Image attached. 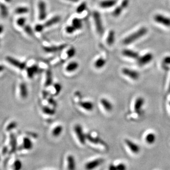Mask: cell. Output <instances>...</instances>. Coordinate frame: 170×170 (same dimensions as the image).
<instances>
[{"label": "cell", "mask_w": 170, "mask_h": 170, "mask_svg": "<svg viewBox=\"0 0 170 170\" xmlns=\"http://www.w3.org/2000/svg\"><path fill=\"white\" fill-rule=\"evenodd\" d=\"M107 43L110 45V46H112L113 45V44L115 42V32L114 31L111 30L110 31V32L108 34L107 38Z\"/></svg>", "instance_id": "obj_25"}, {"label": "cell", "mask_w": 170, "mask_h": 170, "mask_svg": "<svg viewBox=\"0 0 170 170\" xmlns=\"http://www.w3.org/2000/svg\"><path fill=\"white\" fill-rule=\"evenodd\" d=\"M61 17L59 16H55L52 17L49 20H48L44 24V26L45 27H49L54 24H57L60 21Z\"/></svg>", "instance_id": "obj_20"}, {"label": "cell", "mask_w": 170, "mask_h": 170, "mask_svg": "<svg viewBox=\"0 0 170 170\" xmlns=\"http://www.w3.org/2000/svg\"><path fill=\"white\" fill-rule=\"evenodd\" d=\"M87 8V3L85 2H83L80 5L78 6L76 8V12L78 14L82 13L85 11Z\"/></svg>", "instance_id": "obj_35"}, {"label": "cell", "mask_w": 170, "mask_h": 170, "mask_svg": "<svg viewBox=\"0 0 170 170\" xmlns=\"http://www.w3.org/2000/svg\"><path fill=\"white\" fill-rule=\"evenodd\" d=\"M169 65H170V56H166L162 60V66L165 70H167L169 69Z\"/></svg>", "instance_id": "obj_38"}, {"label": "cell", "mask_w": 170, "mask_h": 170, "mask_svg": "<svg viewBox=\"0 0 170 170\" xmlns=\"http://www.w3.org/2000/svg\"><path fill=\"white\" fill-rule=\"evenodd\" d=\"M66 54H67V57L69 58H72L76 54V50L74 47H72L71 48H70L69 49L67 50Z\"/></svg>", "instance_id": "obj_40"}, {"label": "cell", "mask_w": 170, "mask_h": 170, "mask_svg": "<svg viewBox=\"0 0 170 170\" xmlns=\"http://www.w3.org/2000/svg\"><path fill=\"white\" fill-rule=\"evenodd\" d=\"M117 170H126L127 167L125 164L124 163H119V164L117 165Z\"/></svg>", "instance_id": "obj_45"}, {"label": "cell", "mask_w": 170, "mask_h": 170, "mask_svg": "<svg viewBox=\"0 0 170 170\" xmlns=\"http://www.w3.org/2000/svg\"><path fill=\"white\" fill-rule=\"evenodd\" d=\"M93 17L97 32L99 34L102 35L103 33H104V28L103 26L100 13L97 11L93 12Z\"/></svg>", "instance_id": "obj_2"}, {"label": "cell", "mask_w": 170, "mask_h": 170, "mask_svg": "<svg viewBox=\"0 0 170 170\" xmlns=\"http://www.w3.org/2000/svg\"><path fill=\"white\" fill-rule=\"evenodd\" d=\"M20 90V96L22 99H26L27 98L28 92L27 87L25 83H22L19 85Z\"/></svg>", "instance_id": "obj_22"}, {"label": "cell", "mask_w": 170, "mask_h": 170, "mask_svg": "<svg viewBox=\"0 0 170 170\" xmlns=\"http://www.w3.org/2000/svg\"><path fill=\"white\" fill-rule=\"evenodd\" d=\"M23 168V163L22 161L19 159L15 160L12 165V170H22Z\"/></svg>", "instance_id": "obj_32"}, {"label": "cell", "mask_w": 170, "mask_h": 170, "mask_svg": "<svg viewBox=\"0 0 170 170\" xmlns=\"http://www.w3.org/2000/svg\"></svg>", "instance_id": "obj_56"}, {"label": "cell", "mask_w": 170, "mask_h": 170, "mask_svg": "<svg viewBox=\"0 0 170 170\" xmlns=\"http://www.w3.org/2000/svg\"><path fill=\"white\" fill-rule=\"evenodd\" d=\"M125 143L126 144L127 146L130 150L133 153L137 154L140 151V147L134 142H133L130 139H125Z\"/></svg>", "instance_id": "obj_11"}, {"label": "cell", "mask_w": 170, "mask_h": 170, "mask_svg": "<svg viewBox=\"0 0 170 170\" xmlns=\"http://www.w3.org/2000/svg\"><path fill=\"white\" fill-rule=\"evenodd\" d=\"M54 87L55 88V94L58 95L59 94L61 91L62 87L60 83H55L54 85Z\"/></svg>", "instance_id": "obj_43"}, {"label": "cell", "mask_w": 170, "mask_h": 170, "mask_svg": "<svg viewBox=\"0 0 170 170\" xmlns=\"http://www.w3.org/2000/svg\"><path fill=\"white\" fill-rule=\"evenodd\" d=\"M63 131V127L61 125L55 126L52 130V135L54 137H58L60 135Z\"/></svg>", "instance_id": "obj_29"}, {"label": "cell", "mask_w": 170, "mask_h": 170, "mask_svg": "<svg viewBox=\"0 0 170 170\" xmlns=\"http://www.w3.org/2000/svg\"><path fill=\"white\" fill-rule=\"evenodd\" d=\"M3 30H4V28H3V26L2 25L0 24V34H1V33H3Z\"/></svg>", "instance_id": "obj_49"}, {"label": "cell", "mask_w": 170, "mask_h": 170, "mask_svg": "<svg viewBox=\"0 0 170 170\" xmlns=\"http://www.w3.org/2000/svg\"><path fill=\"white\" fill-rule=\"evenodd\" d=\"M79 64L76 61H71L67 64L66 67V71L67 72H73L78 69Z\"/></svg>", "instance_id": "obj_23"}, {"label": "cell", "mask_w": 170, "mask_h": 170, "mask_svg": "<svg viewBox=\"0 0 170 170\" xmlns=\"http://www.w3.org/2000/svg\"><path fill=\"white\" fill-rule=\"evenodd\" d=\"M0 161H1V156H0Z\"/></svg>", "instance_id": "obj_55"}, {"label": "cell", "mask_w": 170, "mask_h": 170, "mask_svg": "<svg viewBox=\"0 0 170 170\" xmlns=\"http://www.w3.org/2000/svg\"><path fill=\"white\" fill-rule=\"evenodd\" d=\"M42 112L44 114L48 115H53L56 113V110L48 106H43L42 107Z\"/></svg>", "instance_id": "obj_30"}, {"label": "cell", "mask_w": 170, "mask_h": 170, "mask_svg": "<svg viewBox=\"0 0 170 170\" xmlns=\"http://www.w3.org/2000/svg\"><path fill=\"white\" fill-rule=\"evenodd\" d=\"M10 145L11 147V153H15L17 150V140L16 135L11 133L10 135Z\"/></svg>", "instance_id": "obj_12"}, {"label": "cell", "mask_w": 170, "mask_h": 170, "mask_svg": "<svg viewBox=\"0 0 170 170\" xmlns=\"http://www.w3.org/2000/svg\"><path fill=\"white\" fill-rule=\"evenodd\" d=\"M53 83V76L52 73L50 70H48L46 72V78L45 82V86L48 87Z\"/></svg>", "instance_id": "obj_27"}, {"label": "cell", "mask_w": 170, "mask_h": 170, "mask_svg": "<svg viewBox=\"0 0 170 170\" xmlns=\"http://www.w3.org/2000/svg\"><path fill=\"white\" fill-rule=\"evenodd\" d=\"M6 60L12 66L16 67L21 70H24L27 67V64L25 62H21V61L17 60L13 57H11V56L6 57Z\"/></svg>", "instance_id": "obj_4"}, {"label": "cell", "mask_w": 170, "mask_h": 170, "mask_svg": "<svg viewBox=\"0 0 170 170\" xmlns=\"http://www.w3.org/2000/svg\"><path fill=\"white\" fill-rule=\"evenodd\" d=\"M17 126H18L17 122L15 121H11V123H10L7 125V126H6V129L7 132H11L12 130L16 129Z\"/></svg>", "instance_id": "obj_36"}, {"label": "cell", "mask_w": 170, "mask_h": 170, "mask_svg": "<svg viewBox=\"0 0 170 170\" xmlns=\"http://www.w3.org/2000/svg\"><path fill=\"white\" fill-rule=\"evenodd\" d=\"M106 64V61L103 58H99L94 62V66L96 69H101L103 68Z\"/></svg>", "instance_id": "obj_28"}, {"label": "cell", "mask_w": 170, "mask_h": 170, "mask_svg": "<svg viewBox=\"0 0 170 170\" xmlns=\"http://www.w3.org/2000/svg\"><path fill=\"white\" fill-rule=\"evenodd\" d=\"M122 54L127 58L133 59H137L139 58V55L137 52L132 50L124 49L122 51Z\"/></svg>", "instance_id": "obj_15"}, {"label": "cell", "mask_w": 170, "mask_h": 170, "mask_svg": "<svg viewBox=\"0 0 170 170\" xmlns=\"http://www.w3.org/2000/svg\"><path fill=\"white\" fill-rule=\"evenodd\" d=\"M65 47V45H61L60 46H45L43 48V49L46 53H54L63 49Z\"/></svg>", "instance_id": "obj_19"}, {"label": "cell", "mask_w": 170, "mask_h": 170, "mask_svg": "<svg viewBox=\"0 0 170 170\" xmlns=\"http://www.w3.org/2000/svg\"><path fill=\"white\" fill-rule=\"evenodd\" d=\"M0 12L1 16L3 18H6L8 16V10L6 6L3 3H0Z\"/></svg>", "instance_id": "obj_33"}, {"label": "cell", "mask_w": 170, "mask_h": 170, "mask_svg": "<svg viewBox=\"0 0 170 170\" xmlns=\"http://www.w3.org/2000/svg\"><path fill=\"white\" fill-rule=\"evenodd\" d=\"M101 103L104 110H107V112H110L113 108V104L111 103L109 100L106 99H101Z\"/></svg>", "instance_id": "obj_21"}, {"label": "cell", "mask_w": 170, "mask_h": 170, "mask_svg": "<svg viewBox=\"0 0 170 170\" xmlns=\"http://www.w3.org/2000/svg\"><path fill=\"white\" fill-rule=\"evenodd\" d=\"M80 105L84 109L87 111H92L94 108V105L92 102L90 101H83L80 103Z\"/></svg>", "instance_id": "obj_24"}, {"label": "cell", "mask_w": 170, "mask_h": 170, "mask_svg": "<svg viewBox=\"0 0 170 170\" xmlns=\"http://www.w3.org/2000/svg\"><path fill=\"white\" fill-rule=\"evenodd\" d=\"M122 73L125 76L135 81L138 80L140 77V74L138 72L126 67H124L122 69Z\"/></svg>", "instance_id": "obj_8"}, {"label": "cell", "mask_w": 170, "mask_h": 170, "mask_svg": "<svg viewBox=\"0 0 170 170\" xmlns=\"http://www.w3.org/2000/svg\"><path fill=\"white\" fill-rule=\"evenodd\" d=\"M86 138H87V140L89 141L90 143L96 144V145H102V146H103V147H104L106 149H107L108 148V145H107V144L100 137H93L90 134H86Z\"/></svg>", "instance_id": "obj_5"}, {"label": "cell", "mask_w": 170, "mask_h": 170, "mask_svg": "<svg viewBox=\"0 0 170 170\" xmlns=\"http://www.w3.org/2000/svg\"><path fill=\"white\" fill-rule=\"evenodd\" d=\"M5 70V66L0 65V72L3 71Z\"/></svg>", "instance_id": "obj_50"}, {"label": "cell", "mask_w": 170, "mask_h": 170, "mask_svg": "<svg viewBox=\"0 0 170 170\" xmlns=\"http://www.w3.org/2000/svg\"><path fill=\"white\" fill-rule=\"evenodd\" d=\"M144 103H145V99L142 97H137V99L135 100L134 108L135 111L138 114L140 113L141 110Z\"/></svg>", "instance_id": "obj_14"}, {"label": "cell", "mask_w": 170, "mask_h": 170, "mask_svg": "<svg viewBox=\"0 0 170 170\" xmlns=\"http://www.w3.org/2000/svg\"><path fill=\"white\" fill-rule=\"evenodd\" d=\"M129 4V0H123L121 3V6L123 7V9L126 8Z\"/></svg>", "instance_id": "obj_46"}, {"label": "cell", "mask_w": 170, "mask_h": 170, "mask_svg": "<svg viewBox=\"0 0 170 170\" xmlns=\"http://www.w3.org/2000/svg\"><path fill=\"white\" fill-rule=\"evenodd\" d=\"M29 12V9L27 7H18L16 8L15 10V13L17 15H23Z\"/></svg>", "instance_id": "obj_34"}, {"label": "cell", "mask_w": 170, "mask_h": 170, "mask_svg": "<svg viewBox=\"0 0 170 170\" xmlns=\"http://www.w3.org/2000/svg\"><path fill=\"white\" fill-rule=\"evenodd\" d=\"M74 131L77 136V138L82 145H84L86 144V142L87 140L86 134H85L83 130V126L80 124H77L74 126Z\"/></svg>", "instance_id": "obj_3"}, {"label": "cell", "mask_w": 170, "mask_h": 170, "mask_svg": "<svg viewBox=\"0 0 170 170\" xmlns=\"http://www.w3.org/2000/svg\"><path fill=\"white\" fill-rule=\"evenodd\" d=\"M169 92H170V85H169Z\"/></svg>", "instance_id": "obj_54"}, {"label": "cell", "mask_w": 170, "mask_h": 170, "mask_svg": "<svg viewBox=\"0 0 170 170\" xmlns=\"http://www.w3.org/2000/svg\"><path fill=\"white\" fill-rule=\"evenodd\" d=\"M26 19L24 17H20L17 20V24L21 27H24L26 26Z\"/></svg>", "instance_id": "obj_39"}, {"label": "cell", "mask_w": 170, "mask_h": 170, "mask_svg": "<svg viewBox=\"0 0 170 170\" xmlns=\"http://www.w3.org/2000/svg\"><path fill=\"white\" fill-rule=\"evenodd\" d=\"M6 2H7V3H10L12 2V0H5Z\"/></svg>", "instance_id": "obj_53"}, {"label": "cell", "mask_w": 170, "mask_h": 170, "mask_svg": "<svg viewBox=\"0 0 170 170\" xmlns=\"http://www.w3.org/2000/svg\"><path fill=\"white\" fill-rule=\"evenodd\" d=\"M108 170H117V165L110 164L108 167Z\"/></svg>", "instance_id": "obj_48"}, {"label": "cell", "mask_w": 170, "mask_h": 170, "mask_svg": "<svg viewBox=\"0 0 170 170\" xmlns=\"http://www.w3.org/2000/svg\"><path fill=\"white\" fill-rule=\"evenodd\" d=\"M123 10H124V9L123 8V7L121 5L117 6L115 8V10L113 12V16L115 17L119 16L121 14V13L123 12Z\"/></svg>", "instance_id": "obj_37"}, {"label": "cell", "mask_w": 170, "mask_h": 170, "mask_svg": "<svg viewBox=\"0 0 170 170\" xmlns=\"http://www.w3.org/2000/svg\"><path fill=\"white\" fill-rule=\"evenodd\" d=\"M104 162V160L102 158H99L93 160L88 162L85 165V169L86 170H93L102 165Z\"/></svg>", "instance_id": "obj_6"}, {"label": "cell", "mask_w": 170, "mask_h": 170, "mask_svg": "<svg viewBox=\"0 0 170 170\" xmlns=\"http://www.w3.org/2000/svg\"><path fill=\"white\" fill-rule=\"evenodd\" d=\"M148 33V29L146 27L140 28L139 29L132 33L124 39L123 43L126 45L130 44L136 42L137 40L143 37Z\"/></svg>", "instance_id": "obj_1"}, {"label": "cell", "mask_w": 170, "mask_h": 170, "mask_svg": "<svg viewBox=\"0 0 170 170\" xmlns=\"http://www.w3.org/2000/svg\"><path fill=\"white\" fill-rule=\"evenodd\" d=\"M67 1H69L73 2H77L78 0H67Z\"/></svg>", "instance_id": "obj_52"}, {"label": "cell", "mask_w": 170, "mask_h": 170, "mask_svg": "<svg viewBox=\"0 0 170 170\" xmlns=\"http://www.w3.org/2000/svg\"><path fill=\"white\" fill-rule=\"evenodd\" d=\"M33 143L29 137H25L23 138L21 145L22 149L26 150H31L33 148Z\"/></svg>", "instance_id": "obj_13"}, {"label": "cell", "mask_w": 170, "mask_h": 170, "mask_svg": "<svg viewBox=\"0 0 170 170\" xmlns=\"http://www.w3.org/2000/svg\"><path fill=\"white\" fill-rule=\"evenodd\" d=\"M76 29H75V28L74 27V26H68L65 28V31L68 34H72V33H74L75 31H76Z\"/></svg>", "instance_id": "obj_42"}, {"label": "cell", "mask_w": 170, "mask_h": 170, "mask_svg": "<svg viewBox=\"0 0 170 170\" xmlns=\"http://www.w3.org/2000/svg\"><path fill=\"white\" fill-rule=\"evenodd\" d=\"M39 19L40 21L44 20L46 16V5L43 1H40L38 3Z\"/></svg>", "instance_id": "obj_10"}, {"label": "cell", "mask_w": 170, "mask_h": 170, "mask_svg": "<svg viewBox=\"0 0 170 170\" xmlns=\"http://www.w3.org/2000/svg\"><path fill=\"white\" fill-rule=\"evenodd\" d=\"M71 25L75 28L76 30H79L83 28V22L78 18H74L72 21Z\"/></svg>", "instance_id": "obj_26"}, {"label": "cell", "mask_w": 170, "mask_h": 170, "mask_svg": "<svg viewBox=\"0 0 170 170\" xmlns=\"http://www.w3.org/2000/svg\"><path fill=\"white\" fill-rule=\"evenodd\" d=\"M45 27L44 25H43L42 24H37L35 25L34 27V30L35 32L40 33L42 32L44 30V28Z\"/></svg>", "instance_id": "obj_41"}, {"label": "cell", "mask_w": 170, "mask_h": 170, "mask_svg": "<svg viewBox=\"0 0 170 170\" xmlns=\"http://www.w3.org/2000/svg\"><path fill=\"white\" fill-rule=\"evenodd\" d=\"M154 19L155 22L159 24H162L167 27H170V18L168 17L165 16L160 14H158L154 16Z\"/></svg>", "instance_id": "obj_7"}, {"label": "cell", "mask_w": 170, "mask_h": 170, "mask_svg": "<svg viewBox=\"0 0 170 170\" xmlns=\"http://www.w3.org/2000/svg\"><path fill=\"white\" fill-rule=\"evenodd\" d=\"M117 3V0H103L99 3V6L103 8H109L116 5Z\"/></svg>", "instance_id": "obj_17"}, {"label": "cell", "mask_w": 170, "mask_h": 170, "mask_svg": "<svg viewBox=\"0 0 170 170\" xmlns=\"http://www.w3.org/2000/svg\"><path fill=\"white\" fill-rule=\"evenodd\" d=\"M154 55L151 53H148L142 56H139L137 59V62L140 65H145L149 64L153 60Z\"/></svg>", "instance_id": "obj_9"}, {"label": "cell", "mask_w": 170, "mask_h": 170, "mask_svg": "<svg viewBox=\"0 0 170 170\" xmlns=\"http://www.w3.org/2000/svg\"><path fill=\"white\" fill-rule=\"evenodd\" d=\"M24 31L25 32L27 33L28 35H32L33 34V30L32 29V28L29 25H26L24 27Z\"/></svg>", "instance_id": "obj_44"}, {"label": "cell", "mask_w": 170, "mask_h": 170, "mask_svg": "<svg viewBox=\"0 0 170 170\" xmlns=\"http://www.w3.org/2000/svg\"><path fill=\"white\" fill-rule=\"evenodd\" d=\"M28 77L29 78H32L35 74L38 73L39 71L38 66L34 65L31 67H28L26 69Z\"/></svg>", "instance_id": "obj_18"}, {"label": "cell", "mask_w": 170, "mask_h": 170, "mask_svg": "<svg viewBox=\"0 0 170 170\" xmlns=\"http://www.w3.org/2000/svg\"><path fill=\"white\" fill-rule=\"evenodd\" d=\"M48 102L50 105L54 106V107H56V102L55 101V99H53V98H49L48 99Z\"/></svg>", "instance_id": "obj_47"}, {"label": "cell", "mask_w": 170, "mask_h": 170, "mask_svg": "<svg viewBox=\"0 0 170 170\" xmlns=\"http://www.w3.org/2000/svg\"><path fill=\"white\" fill-rule=\"evenodd\" d=\"M156 140V135L153 133H150L146 135L145 141L148 144H153Z\"/></svg>", "instance_id": "obj_31"}, {"label": "cell", "mask_w": 170, "mask_h": 170, "mask_svg": "<svg viewBox=\"0 0 170 170\" xmlns=\"http://www.w3.org/2000/svg\"><path fill=\"white\" fill-rule=\"evenodd\" d=\"M67 164V170H76V161L74 156L72 155H69L66 158Z\"/></svg>", "instance_id": "obj_16"}, {"label": "cell", "mask_w": 170, "mask_h": 170, "mask_svg": "<svg viewBox=\"0 0 170 170\" xmlns=\"http://www.w3.org/2000/svg\"><path fill=\"white\" fill-rule=\"evenodd\" d=\"M8 151V148L7 147H5L3 148V153L4 154L5 153H7Z\"/></svg>", "instance_id": "obj_51"}]
</instances>
